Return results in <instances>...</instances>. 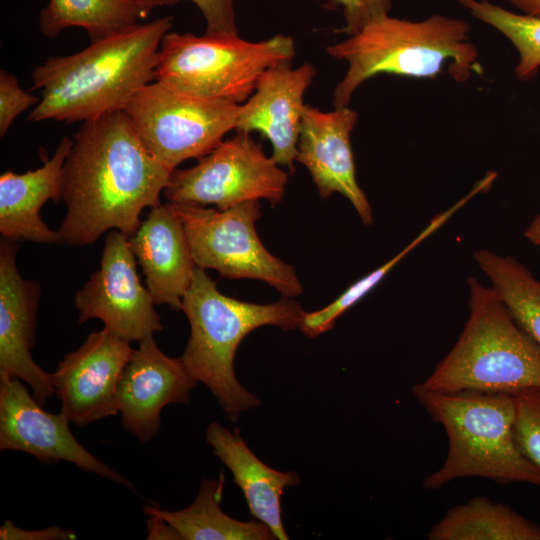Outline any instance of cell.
<instances>
[{
    "mask_svg": "<svg viewBox=\"0 0 540 540\" xmlns=\"http://www.w3.org/2000/svg\"><path fill=\"white\" fill-rule=\"evenodd\" d=\"M516 420L514 433L523 454L540 469V388L514 393Z\"/></svg>",
    "mask_w": 540,
    "mask_h": 540,
    "instance_id": "4316f807",
    "label": "cell"
},
{
    "mask_svg": "<svg viewBox=\"0 0 540 540\" xmlns=\"http://www.w3.org/2000/svg\"><path fill=\"white\" fill-rule=\"evenodd\" d=\"M73 139L63 137L53 156L46 155L36 170L22 174L5 171L0 176V233L2 237L43 244L63 243L58 231L51 230L40 216L48 200H61L63 166Z\"/></svg>",
    "mask_w": 540,
    "mask_h": 540,
    "instance_id": "d6986e66",
    "label": "cell"
},
{
    "mask_svg": "<svg viewBox=\"0 0 540 540\" xmlns=\"http://www.w3.org/2000/svg\"><path fill=\"white\" fill-rule=\"evenodd\" d=\"M130 248L145 276L155 304L182 310L196 264L180 220L166 204L152 207L148 217L129 237Z\"/></svg>",
    "mask_w": 540,
    "mask_h": 540,
    "instance_id": "ac0fdd59",
    "label": "cell"
},
{
    "mask_svg": "<svg viewBox=\"0 0 540 540\" xmlns=\"http://www.w3.org/2000/svg\"><path fill=\"white\" fill-rule=\"evenodd\" d=\"M155 7L181 0H150ZM198 7L206 22V33L239 34L234 0H188Z\"/></svg>",
    "mask_w": 540,
    "mask_h": 540,
    "instance_id": "f546056e",
    "label": "cell"
},
{
    "mask_svg": "<svg viewBox=\"0 0 540 540\" xmlns=\"http://www.w3.org/2000/svg\"><path fill=\"white\" fill-rule=\"evenodd\" d=\"M172 172L147 150L124 111L83 122L63 166L67 211L57 230L63 243L87 246L111 230L131 237L143 209L161 204Z\"/></svg>",
    "mask_w": 540,
    "mask_h": 540,
    "instance_id": "6da1fadb",
    "label": "cell"
},
{
    "mask_svg": "<svg viewBox=\"0 0 540 540\" xmlns=\"http://www.w3.org/2000/svg\"><path fill=\"white\" fill-rule=\"evenodd\" d=\"M503 34L517 49L516 74L530 79L540 68V18L513 13L487 0H451Z\"/></svg>",
    "mask_w": 540,
    "mask_h": 540,
    "instance_id": "484cf974",
    "label": "cell"
},
{
    "mask_svg": "<svg viewBox=\"0 0 540 540\" xmlns=\"http://www.w3.org/2000/svg\"><path fill=\"white\" fill-rule=\"evenodd\" d=\"M525 237L534 245L540 247V213L533 219L525 230Z\"/></svg>",
    "mask_w": 540,
    "mask_h": 540,
    "instance_id": "836d02e7",
    "label": "cell"
},
{
    "mask_svg": "<svg viewBox=\"0 0 540 540\" xmlns=\"http://www.w3.org/2000/svg\"><path fill=\"white\" fill-rule=\"evenodd\" d=\"M224 474L218 479H203L195 500L178 511L145 506V514L162 517L180 534L182 540H272L271 529L261 521H239L222 509Z\"/></svg>",
    "mask_w": 540,
    "mask_h": 540,
    "instance_id": "44dd1931",
    "label": "cell"
},
{
    "mask_svg": "<svg viewBox=\"0 0 540 540\" xmlns=\"http://www.w3.org/2000/svg\"><path fill=\"white\" fill-rule=\"evenodd\" d=\"M288 173L250 133L236 131L187 169H174L163 190L169 202L225 210L251 200L264 199L273 206L285 194Z\"/></svg>",
    "mask_w": 540,
    "mask_h": 540,
    "instance_id": "30bf717a",
    "label": "cell"
},
{
    "mask_svg": "<svg viewBox=\"0 0 540 540\" xmlns=\"http://www.w3.org/2000/svg\"><path fill=\"white\" fill-rule=\"evenodd\" d=\"M393 0H327L328 9H342L344 25L337 32L348 36L371 20L390 13Z\"/></svg>",
    "mask_w": 540,
    "mask_h": 540,
    "instance_id": "83f0119b",
    "label": "cell"
},
{
    "mask_svg": "<svg viewBox=\"0 0 540 540\" xmlns=\"http://www.w3.org/2000/svg\"><path fill=\"white\" fill-rule=\"evenodd\" d=\"M358 119L348 106L324 112L305 104L296 161L309 171L322 198L339 193L350 201L364 225L373 222L371 205L356 179L351 132Z\"/></svg>",
    "mask_w": 540,
    "mask_h": 540,
    "instance_id": "2e32d148",
    "label": "cell"
},
{
    "mask_svg": "<svg viewBox=\"0 0 540 540\" xmlns=\"http://www.w3.org/2000/svg\"><path fill=\"white\" fill-rule=\"evenodd\" d=\"M172 24V16L137 24L35 67L32 89H40L41 98L27 120L85 122L123 111L155 81L161 41Z\"/></svg>",
    "mask_w": 540,
    "mask_h": 540,
    "instance_id": "7a4b0ae2",
    "label": "cell"
},
{
    "mask_svg": "<svg viewBox=\"0 0 540 540\" xmlns=\"http://www.w3.org/2000/svg\"><path fill=\"white\" fill-rule=\"evenodd\" d=\"M166 205L184 227L196 266L230 279L264 281L287 298L302 294L294 267L272 255L257 235L259 200L225 210L176 202Z\"/></svg>",
    "mask_w": 540,
    "mask_h": 540,
    "instance_id": "ba28073f",
    "label": "cell"
},
{
    "mask_svg": "<svg viewBox=\"0 0 540 540\" xmlns=\"http://www.w3.org/2000/svg\"><path fill=\"white\" fill-rule=\"evenodd\" d=\"M427 536L430 540H540V526L509 506L476 496L448 510Z\"/></svg>",
    "mask_w": 540,
    "mask_h": 540,
    "instance_id": "603a6c76",
    "label": "cell"
},
{
    "mask_svg": "<svg viewBox=\"0 0 540 540\" xmlns=\"http://www.w3.org/2000/svg\"><path fill=\"white\" fill-rule=\"evenodd\" d=\"M133 350L129 341L104 327L58 363L51 380L71 423L86 426L119 413L117 386Z\"/></svg>",
    "mask_w": 540,
    "mask_h": 540,
    "instance_id": "7c38bea8",
    "label": "cell"
},
{
    "mask_svg": "<svg viewBox=\"0 0 540 540\" xmlns=\"http://www.w3.org/2000/svg\"><path fill=\"white\" fill-rule=\"evenodd\" d=\"M316 68L310 63L292 68L281 62L259 78L252 95L239 105L236 131H257L272 145V159L281 167L295 171L303 97L311 85Z\"/></svg>",
    "mask_w": 540,
    "mask_h": 540,
    "instance_id": "e0dca14e",
    "label": "cell"
},
{
    "mask_svg": "<svg viewBox=\"0 0 540 540\" xmlns=\"http://www.w3.org/2000/svg\"><path fill=\"white\" fill-rule=\"evenodd\" d=\"M40 98L20 88L18 79L8 71L0 70V135L3 137L15 118L37 105Z\"/></svg>",
    "mask_w": 540,
    "mask_h": 540,
    "instance_id": "f1b7e54d",
    "label": "cell"
},
{
    "mask_svg": "<svg viewBox=\"0 0 540 540\" xmlns=\"http://www.w3.org/2000/svg\"><path fill=\"white\" fill-rule=\"evenodd\" d=\"M20 379L0 377V450L28 453L44 464L70 462L82 470L132 484L92 455L72 434L69 419L45 411Z\"/></svg>",
    "mask_w": 540,
    "mask_h": 540,
    "instance_id": "4fadbf2b",
    "label": "cell"
},
{
    "mask_svg": "<svg viewBox=\"0 0 540 540\" xmlns=\"http://www.w3.org/2000/svg\"><path fill=\"white\" fill-rule=\"evenodd\" d=\"M524 15L540 18V0H508Z\"/></svg>",
    "mask_w": 540,
    "mask_h": 540,
    "instance_id": "d6a6232c",
    "label": "cell"
},
{
    "mask_svg": "<svg viewBox=\"0 0 540 540\" xmlns=\"http://www.w3.org/2000/svg\"><path fill=\"white\" fill-rule=\"evenodd\" d=\"M78 322L99 319L104 327L131 342L163 330L155 301L138 276L129 237L108 232L100 266L75 295Z\"/></svg>",
    "mask_w": 540,
    "mask_h": 540,
    "instance_id": "8fae6325",
    "label": "cell"
},
{
    "mask_svg": "<svg viewBox=\"0 0 540 540\" xmlns=\"http://www.w3.org/2000/svg\"><path fill=\"white\" fill-rule=\"evenodd\" d=\"M213 454L231 471L242 490L251 514L266 524L276 539L287 540L280 499L286 487L300 483L294 471L282 472L262 462L247 446L239 430L212 422L205 433Z\"/></svg>",
    "mask_w": 540,
    "mask_h": 540,
    "instance_id": "ffe728a7",
    "label": "cell"
},
{
    "mask_svg": "<svg viewBox=\"0 0 540 540\" xmlns=\"http://www.w3.org/2000/svg\"><path fill=\"white\" fill-rule=\"evenodd\" d=\"M468 33L466 21L439 14L420 21L390 14L371 20L358 32L326 47L328 55L347 63L333 92L334 107L348 106L355 90L381 73L431 78L448 63L451 76L465 81L471 73L481 71L478 50Z\"/></svg>",
    "mask_w": 540,
    "mask_h": 540,
    "instance_id": "3957f363",
    "label": "cell"
},
{
    "mask_svg": "<svg viewBox=\"0 0 540 540\" xmlns=\"http://www.w3.org/2000/svg\"><path fill=\"white\" fill-rule=\"evenodd\" d=\"M469 315L455 345L417 385L435 392L510 393L540 388V346L492 286L467 279Z\"/></svg>",
    "mask_w": 540,
    "mask_h": 540,
    "instance_id": "8992f818",
    "label": "cell"
},
{
    "mask_svg": "<svg viewBox=\"0 0 540 540\" xmlns=\"http://www.w3.org/2000/svg\"><path fill=\"white\" fill-rule=\"evenodd\" d=\"M17 241L0 242V377L17 378L33 391L44 406L55 394L51 373L32 358L41 286L21 276L16 265Z\"/></svg>",
    "mask_w": 540,
    "mask_h": 540,
    "instance_id": "5bb4252c",
    "label": "cell"
},
{
    "mask_svg": "<svg viewBox=\"0 0 540 540\" xmlns=\"http://www.w3.org/2000/svg\"><path fill=\"white\" fill-rule=\"evenodd\" d=\"M473 258L514 320L540 346V281L511 256L480 249Z\"/></svg>",
    "mask_w": 540,
    "mask_h": 540,
    "instance_id": "cb8c5ba5",
    "label": "cell"
},
{
    "mask_svg": "<svg viewBox=\"0 0 540 540\" xmlns=\"http://www.w3.org/2000/svg\"><path fill=\"white\" fill-rule=\"evenodd\" d=\"M190 336L180 357L190 374L208 387L226 417L236 422L259 399L237 380L234 358L241 341L253 330L273 325L282 330L299 326L302 307L291 298L256 304L221 293L203 268L196 266L182 300Z\"/></svg>",
    "mask_w": 540,
    "mask_h": 540,
    "instance_id": "277c9868",
    "label": "cell"
},
{
    "mask_svg": "<svg viewBox=\"0 0 540 540\" xmlns=\"http://www.w3.org/2000/svg\"><path fill=\"white\" fill-rule=\"evenodd\" d=\"M77 538L71 529L51 526L39 530H26L17 527L14 522L7 519L0 527L1 540H74Z\"/></svg>",
    "mask_w": 540,
    "mask_h": 540,
    "instance_id": "4dcf8cb0",
    "label": "cell"
},
{
    "mask_svg": "<svg viewBox=\"0 0 540 540\" xmlns=\"http://www.w3.org/2000/svg\"><path fill=\"white\" fill-rule=\"evenodd\" d=\"M239 105L153 81L123 111L147 150L174 170L187 159L205 156L235 130Z\"/></svg>",
    "mask_w": 540,
    "mask_h": 540,
    "instance_id": "9c48e42d",
    "label": "cell"
},
{
    "mask_svg": "<svg viewBox=\"0 0 540 540\" xmlns=\"http://www.w3.org/2000/svg\"><path fill=\"white\" fill-rule=\"evenodd\" d=\"M478 194L479 189L473 187L467 195L458 200L454 205L443 212L437 213L430 220L428 225L399 253H397L393 258L388 260L379 268L373 270L349 286L332 303L316 311H303L298 328L308 337H317L320 334L331 330L335 325L336 320L346 310L361 300L407 254H409L421 242L443 226L458 210H460L467 202Z\"/></svg>",
    "mask_w": 540,
    "mask_h": 540,
    "instance_id": "d4e9b609",
    "label": "cell"
},
{
    "mask_svg": "<svg viewBox=\"0 0 540 540\" xmlns=\"http://www.w3.org/2000/svg\"><path fill=\"white\" fill-rule=\"evenodd\" d=\"M413 394L448 437L446 459L424 479L425 489L437 490L466 477L540 487V469L523 454L515 438L514 394L435 392L417 384Z\"/></svg>",
    "mask_w": 540,
    "mask_h": 540,
    "instance_id": "5b68a950",
    "label": "cell"
},
{
    "mask_svg": "<svg viewBox=\"0 0 540 540\" xmlns=\"http://www.w3.org/2000/svg\"><path fill=\"white\" fill-rule=\"evenodd\" d=\"M147 520V539L149 540H182L180 534L162 517L149 514Z\"/></svg>",
    "mask_w": 540,
    "mask_h": 540,
    "instance_id": "1f68e13d",
    "label": "cell"
},
{
    "mask_svg": "<svg viewBox=\"0 0 540 540\" xmlns=\"http://www.w3.org/2000/svg\"><path fill=\"white\" fill-rule=\"evenodd\" d=\"M154 8L150 0H49L40 12V30L55 38L80 27L95 41L139 24Z\"/></svg>",
    "mask_w": 540,
    "mask_h": 540,
    "instance_id": "7402d4cb",
    "label": "cell"
},
{
    "mask_svg": "<svg viewBox=\"0 0 540 540\" xmlns=\"http://www.w3.org/2000/svg\"><path fill=\"white\" fill-rule=\"evenodd\" d=\"M294 57L293 38L282 34L251 42L239 34L167 32L155 81L193 96L242 104L267 69Z\"/></svg>",
    "mask_w": 540,
    "mask_h": 540,
    "instance_id": "52a82bcc",
    "label": "cell"
},
{
    "mask_svg": "<svg viewBox=\"0 0 540 540\" xmlns=\"http://www.w3.org/2000/svg\"><path fill=\"white\" fill-rule=\"evenodd\" d=\"M197 384L181 358L165 355L153 336L139 341L117 386L124 428L140 442L150 441L160 429L162 409L171 403H187Z\"/></svg>",
    "mask_w": 540,
    "mask_h": 540,
    "instance_id": "9a60e30c",
    "label": "cell"
}]
</instances>
